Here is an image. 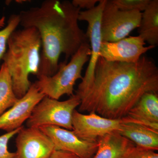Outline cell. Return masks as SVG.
I'll list each match as a JSON object with an SVG mask.
<instances>
[{"label":"cell","instance_id":"e0dca14e","mask_svg":"<svg viewBox=\"0 0 158 158\" xmlns=\"http://www.w3.org/2000/svg\"><path fill=\"white\" fill-rule=\"evenodd\" d=\"M15 94L12 80L5 63L0 68V116L17 101Z\"/></svg>","mask_w":158,"mask_h":158},{"label":"cell","instance_id":"7402d4cb","mask_svg":"<svg viewBox=\"0 0 158 158\" xmlns=\"http://www.w3.org/2000/svg\"><path fill=\"white\" fill-rule=\"evenodd\" d=\"M98 0H73L72 1L73 5L80 9H86V10L93 9L96 4L98 2Z\"/></svg>","mask_w":158,"mask_h":158},{"label":"cell","instance_id":"7a4b0ae2","mask_svg":"<svg viewBox=\"0 0 158 158\" xmlns=\"http://www.w3.org/2000/svg\"><path fill=\"white\" fill-rule=\"evenodd\" d=\"M80 11L69 1L45 0L39 7L19 14L23 28L33 27L40 34L42 49L37 77L53 75L59 69L61 55H65L67 62L82 44L89 43L79 26Z\"/></svg>","mask_w":158,"mask_h":158},{"label":"cell","instance_id":"603a6c76","mask_svg":"<svg viewBox=\"0 0 158 158\" xmlns=\"http://www.w3.org/2000/svg\"><path fill=\"white\" fill-rule=\"evenodd\" d=\"M48 158H80L72 153L62 150L55 151Z\"/></svg>","mask_w":158,"mask_h":158},{"label":"cell","instance_id":"5b68a950","mask_svg":"<svg viewBox=\"0 0 158 158\" xmlns=\"http://www.w3.org/2000/svg\"><path fill=\"white\" fill-rule=\"evenodd\" d=\"M81 103V98L76 94L63 101L45 96L35 106L27 121V127L55 126L72 131L73 114Z\"/></svg>","mask_w":158,"mask_h":158},{"label":"cell","instance_id":"cb8c5ba5","mask_svg":"<svg viewBox=\"0 0 158 158\" xmlns=\"http://www.w3.org/2000/svg\"><path fill=\"white\" fill-rule=\"evenodd\" d=\"M5 21H6L5 16H2L0 19V28H2L5 26Z\"/></svg>","mask_w":158,"mask_h":158},{"label":"cell","instance_id":"277c9868","mask_svg":"<svg viewBox=\"0 0 158 158\" xmlns=\"http://www.w3.org/2000/svg\"><path fill=\"white\" fill-rule=\"evenodd\" d=\"M91 48L89 43L82 44L71 57L70 62L59 64L56 73L52 76H42L34 82L40 92L50 98L59 100L63 95L72 96L77 80L82 79V70L90 59Z\"/></svg>","mask_w":158,"mask_h":158},{"label":"cell","instance_id":"4fadbf2b","mask_svg":"<svg viewBox=\"0 0 158 158\" xmlns=\"http://www.w3.org/2000/svg\"><path fill=\"white\" fill-rule=\"evenodd\" d=\"M98 147L92 158H122L136 146L133 142L116 131L98 138Z\"/></svg>","mask_w":158,"mask_h":158},{"label":"cell","instance_id":"5bb4252c","mask_svg":"<svg viewBox=\"0 0 158 158\" xmlns=\"http://www.w3.org/2000/svg\"><path fill=\"white\" fill-rule=\"evenodd\" d=\"M127 116L158 131V93L144 94L130 110Z\"/></svg>","mask_w":158,"mask_h":158},{"label":"cell","instance_id":"6da1fadb","mask_svg":"<svg viewBox=\"0 0 158 158\" xmlns=\"http://www.w3.org/2000/svg\"><path fill=\"white\" fill-rule=\"evenodd\" d=\"M158 91V69L152 59L143 56L128 63L100 57L93 83L81 99L79 110L120 118L127 116L144 94Z\"/></svg>","mask_w":158,"mask_h":158},{"label":"cell","instance_id":"2e32d148","mask_svg":"<svg viewBox=\"0 0 158 158\" xmlns=\"http://www.w3.org/2000/svg\"><path fill=\"white\" fill-rule=\"evenodd\" d=\"M139 36L149 45L155 47L158 44V1L151 0L142 12L138 27Z\"/></svg>","mask_w":158,"mask_h":158},{"label":"cell","instance_id":"9a60e30c","mask_svg":"<svg viewBox=\"0 0 158 158\" xmlns=\"http://www.w3.org/2000/svg\"><path fill=\"white\" fill-rule=\"evenodd\" d=\"M116 132L136 146L155 151L158 149V131L144 125L125 123Z\"/></svg>","mask_w":158,"mask_h":158},{"label":"cell","instance_id":"52a82bcc","mask_svg":"<svg viewBox=\"0 0 158 158\" xmlns=\"http://www.w3.org/2000/svg\"><path fill=\"white\" fill-rule=\"evenodd\" d=\"M142 12L120 10L112 2L106 0L101 19L102 42H116L127 37L139 27Z\"/></svg>","mask_w":158,"mask_h":158},{"label":"cell","instance_id":"44dd1931","mask_svg":"<svg viewBox=\"0 0 158 158\" xmlns=\"http://www.w3.org/2000/svg\"><path fill=\"white\" fill-rule=\"evenodd\" d=\"M122 158H158V154L151 150L135 146Z\"/></svg>","mask_w":158,"mask_h":158},{"label":"cell","instance_id":"d6986e66","mask_svg":"<svg viewBox=\"0 0 158 158\" xmlns=\"http://www.w3.org/2000/svg\"><path fill=\"white\" fill-rule=\"evenodd\" d=\"M120 10L126 11H139L141 12L147 8L151 0H112Z\"/></svg>","mask_w":158,"mask_h":158},{"label":"cell","instance_id":"8fae6325","mask_svg":"<svg viewBox=\"0 0 158 158\" xmlns=\"http://www.w3.org/2000/svg\"><path fill=\"white\" fill-rule=\"evenodd\" d=\"M140 36L126 37L116 42H102L100 57L110 62L135 63L142 55L155 48L145 46Z\"/></svg>","mask_w":158,"mask_h":158},{"label":"cell","instance_id":"ba28073f","mask_svg":"<svg viewBox=\"0 0 158 158\" xmlns=\"http://www.w3.org/2000/svg\"><path fill=\"white\" fill-rule=\"evenodd\" d=\"M141 122L127 116L120 118H105L94 112L83 114L75 110L72 116L73 130L78 137L86 141H97L98 138L118 131L125 123Z\"/></svg>","mask_w":158,"mask_h":158},{"label":"cell","instance_id":"ac0fdd59","mask_svg":"<svg viewBox=\"0 0 158 158\" xmlns=\"http://www.w3.org/2000/svg\"><path fill=\"white\" fill-rule=\"evenodd\" d=\"M19 23L20 18L19 14L11 15L8 20L7 26L0 31V61L6 53L9 36L16 30Z\"/></svg>","mask_w":158,"mask_h":158},{"label":"cell","instance_id":"8992f818","mask_svg":"<svg viewBox=\"0 0 158 158\" xmlns=\"http://www.w3.org/2000/svg\"><path fill=\"white\" fill-rule=\"evenodd\" d=\"M106 0L99 1L97 6L90 10L80 11L79 21H85L88 23L86 35L91 48V55L89 64L82 81L79 84L76 94L81 99L90 89L94 78L95 66L99 58L102 41L101 31V19Z\"/></svg>","mask_w":158,"mask_h":158},{"label":"cell","instance_id":"7c38bea8","mask_svg":"<svg viewBox=\"0 0 158 158\" xmlns=\"http://www.w3.org/2000/svg\"><path fill=\"white\" fill-rule=\"evenodd\" d=\"M45 96L35 83H32L25 95L0 116V130L7 133L21 127L30 118L35 106Z\"/></svg>","mask_w":158,"mask_h":158},{"label":"cell","instance_id":"30bf717a","mask_svg":"<svg viewBox=\"0 0 158 158\" xmlns=\"http://www.w3.org/2000/svg\"><path fill=\"white\" fill-rule=\"evenodd\" d=\"M39 128L52 140L55 150L72 153L80 158H92L96 153L97 141L83 140L73 131L55 126H45Z\"/></svg>","mask_w":158,"mask_h":158},{"label":"cell","instance_id":"3957f363","mask_svg":"<svg viewBox=\"0 0 158 158\" xmlns=\"http://www.w3.org/2000/svg\"><path fill=\"white\" fill-rule=\"evenodd\" d=\"M7 47L2 60L11 75L15 94L21 98L32 85L29 76L38 74L42 47L40 34L33 27L15 30L9 36Z\"/></svg>","mask_w":158,"mask_h":158},{"label":"cell","instance_id":"ffe728a7","mask_svg":"<svg viewBox=\"0 0 158 158\" xmlns=\"http://www.w3.org/2000/svg\"><path fill=\"white\" fill-rule=\"evenodd\" d=\"M22 127L0 136V158H14L15 152L9 151L8 144L10 139L17 135Z\"/></svg>","mask_w":158,"mask_h":158},{"label":"cell","instance_id":"9c48e42d","mask_svg":"<svg viewBox=\"0 0 158 158\" xmlns=\"http://www.w3.org/2000/svg\"><path fill=\"white\" fill-rule=\"evenodd\" d=\"M16 135L14 158H48L55 150L52 141L39 128L23 126Z\"/></svg>","mask_w":158,"mask_h":158}]
</instances>
